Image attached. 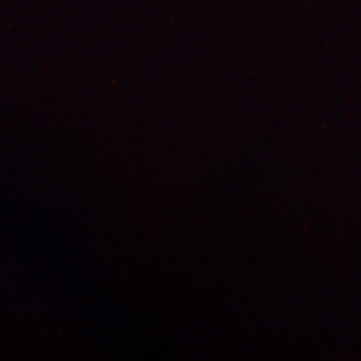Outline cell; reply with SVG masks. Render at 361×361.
<instances>
[]
</instances>
